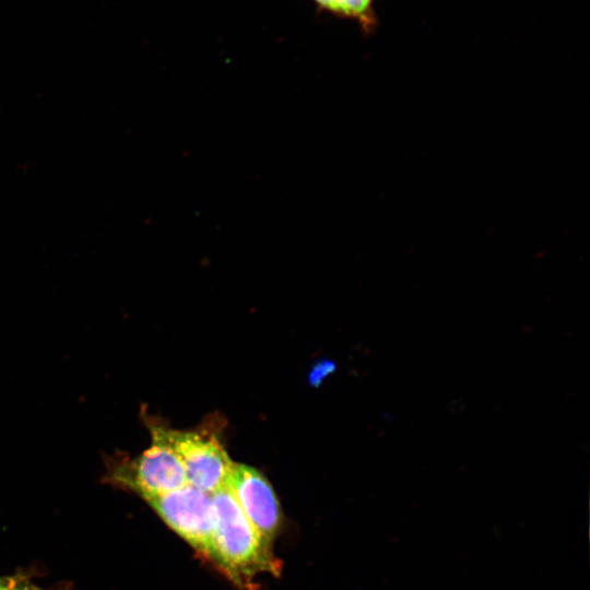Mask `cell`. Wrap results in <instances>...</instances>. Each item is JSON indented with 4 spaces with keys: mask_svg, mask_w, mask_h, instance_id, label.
Wrapping results in <instances>:
<instances>
[{
    "mask_svg": "<svg viewBox=\"0 0 590 590\" xmlns=\"http://www.w3.org/2000/svg\"><path fill=\"white\" fill-rule=\"evenodd\" d=\"M215 528L213 560L239 585L261 571L278 573L279 564L225 486L210 494Z\"/></svg>",
    "mask_w": 590,
    "mask_h": 590,
    "instance_id": "1",
    "label": "cell"
},
{
    "mask_svg": "<svg viewBox=\"0 0 590 590\" xmlns=\"http://www.w3.org/2000/svg\"><path fill=\"white\" fill-rule=\"evenodd\" d=\"M105 477L110 484L129 489L143 499L187 485L178 456L154 436L151 446L137 457L110 459Z\"/></svg>",
    "mask_w": 590,
    "mask_h": 590,
    "instance_id": "2",
    "label": "cell"
},
{
    "mask_svg": "<svg viewBox=\"0 0 590 590\" xmlns=\"http://www.w3.org/2000/svg\"><path fill=\"white\" fill-rule=\"evenodd\" d=\"M151 435L178 456L188 485L209 495L226 486L233 462L215 437L155 424H151Z\"/></svg>",
    "mask_w": 590,
    "mask_h": 590,
    "instance_id": "3",
    "label": "cell"
},
{
    "mask_svg": "<svg viewBox=\"0 0 590 590\" xmlns=\"http://www.w3.org/2000/svg\"><path fill=\"white\" fill-rule=\"evenodd\" d=\"M144 500L180 538L213 560L215 517L209 494L187 484Z\"/></svg>",
    "mask_w": 590,
    "mask_h": 590,
    "instance_id": "4",
    "label": "cell"
},
{
    "mask_svg": "<svg viewBox=\"0 0 590 590\" xmlns=\"http://www.w3.org/2000/svg\"><path fill=\"white\" fill-rule=\"evenodd\" d=\"M226 487L258 534L271 546L280 527L281 510L269 481L255 468L233 462Z\"/></svg>",
    "mask_w": 590,
    "mask_h": 590,
    "instance_id": "5",
    "label": "cell"
},
{
    "mask_svg": "<svg viewBox=\"0 0 590 590\" xmlns=\"http://www.w3.org/2000/svg\"><path fill=\"white\" fill-rule=\"evenodd\" d=\"M319 13L346 19L357 23L366 35L373 34L379 21L375 11V0H310Z\"/></svg>",
    "mask_w": 590,
    "mask_h": 590,
    "instance_id": "6",
    "label": "cell"
},
{
    "mask_svg": "<svg viewBox=\"0 0 590 590\" xmlns=\"http://www.w3.org/2000/svg\"><path fill=\"white\" fill-rule=\"evenodd\" d=\"M0 590H59L39 586L23 574L0 576Z\"/></svg>",
    "mask_w": 590,
    "mask_h": 590,
    "instance_id": "7",
    "label": "cell"
},
{
    "mask_svg": "<svg viewBox=\"0 0 590 590\" xmlns=\"http://www.w3.org/2000/svg\"><path fill=\"white\" fill-rule=\"evenodd\" d=\"M335 365L330 361L319 362L310 371L309 381L314 386H319L321 381L333 370Z\"/></svg>",
    "mask_w": 590,
    "mask_h": 590,
    "instance_id": "8",
    "label": "cell"
}]
</instances>
